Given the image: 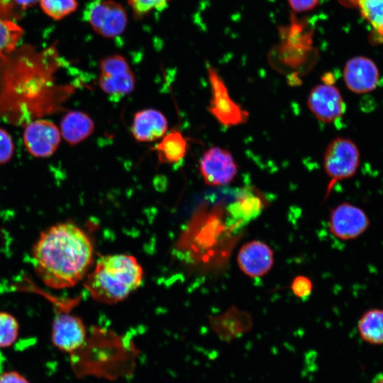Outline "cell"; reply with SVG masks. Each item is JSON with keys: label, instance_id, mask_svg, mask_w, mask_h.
<instances>
[{"label": "cell", "instance_id": "cell-1", "mask_svg": "<svg viewBox=\"0 0 383 383\" xmlns=\"http://www.w3.org/2000/svg\"><path fill=\"white\" fill-rule=\"evenodd\" d=\"M61 62L54 47L27 45L0 57V117L25 126L61 109L74 90L55 82Z\"/></svg>", "mask_w": 383, "mask_h": 383}, {"label": "cell", "instance_id": "cell-2", "mask_svg": "<svg viewBox=\"0 0 383 383\" xmlns=\"http://www.w3.org/2000/svg\"><path fill=\"white\" fill-rule=\"evenodd\" d=\"M36 274L48 287L61 289L77 284L93 257L87 234L71 222L56 223L43 231L32 250Z\"/></svg>", "mask_w": 383, "mask_h": 383}, {"label": "cell", "instance_id": "cell-3", "mask_svg": "<svg viewBox=\"0 0 383 383\" xmlns=\"http://www.w3.org/2000/svg\"><path fill=\"white\" fill-rule=\"evenodd\" d=\"M143 270L135 257L114 254L100 257L85 282L96 301L113 304L124 300L141 284Z\"/></svg>", "mask_w": 383, "mask_h": 383}, {"label": "cell", "instance_id": "cell-4", "mask_svg": "<svg viewBox=\"0 0 383 383\" xmlns=\"http://www.w3.org/2000/svg\"><path fill=\"white\" fill-rule=\"evenodd\" d=\"M360 160L359 149L352 140L338 137L331 141L323 155L324 170L330 178L327 195L337 182L355 175Z\"/></svg>", "mask_w": 383, "mask_h": 383}, {"label": "cell", "instance_id": "cell-5", "mask_svg": "<svg viewBox=\"0 0 383 383\" xmlns=\"http://www.w3.org/2000/svg\"><path fill=\"white\" fill-rule=\"evenodd\" d=\"M83 17L97 34L106 38L122 35L128 22L126 9L115 0H91Z\"/></svg>", "mask_w": 383, "mask_h": 383}, {"label": "cell", "instance_id": "cell-6", "mask_svg": "<svg viewBox=\"0 0 383 383\" xmlns=\"http://www.w3.org/2000/svg\"><path fill=\"white\" fill-rule=\"evenodd\" d=\"M99 85L107 95L123 97L135 87V77L123 55L116 54L103 58L99 63Z\"/></svg>", "mask_w": 383, "mask_h": 383}, {"label": "cell", "instance_id": "cell-7", "mask_svg": "<svg viewBox=\"0 0 383 383\" xmlns=\"http://www.w3.org/2000/svg\"><path fill=\"white\" fill-rule=\"evenodd\" d=\"M207 73L211 94L209 112L226 126L244 123L248 118V113L231 99L223 80L213 67L209 65Z\"/></svg>", "mask_w": 383, "mask_h": 383}, {"label": "cell", "instance_id": "cell-8", "mask_svg": "<svg viewBox=\"0 0 383 383\" xmlns=\"http://www.w3.org/2000/svg\"><path fill=\"white\" fill-rule=\"evenodd\" d=\"M199 171L207 185L223 186L231 183L236 177L238 166L228 150L213 146L202 155L199 161Z\"/></svg>", "mask_w": 383, "mask_h": 383}, {"label": "cell", "instance_id": "cell-9", "mask_svg": "<svg viewBox=\"0 0 383 383\" xmlns=\"http://www.w3.org/2000/svg\"><path fill=\"white\" fill-rule=\"evenodd\" d=\"M60 128L51 121L37 118L24 126L23 139L28 152L35 157H47L57 149Z\"/></svg>", "mask_w": 383, "mask_h": 383}, {"label": "cell", "instance_id": "cell-10", "mask_svg": "<svg viewBox=\"0 0 383 383\" xmlns=\"http://www.w3.org/2000/svg\"><path fill=\"white\" fill-rule=\"evenodd\" d=\"M369 226L370 220L365 212L350 203H341L331 211L329 231L341 240L359 237Z\"/></svg>", "mask_w": 383, "mask_h": 383}, {"label": "cell", "instance_id": "cell-11", "mask_svg": "<svg viewBox=\"0 0 383 383\" xmlns=\"http://www.w3.org/2000/svg\"><path fill=\"white\" fill-rule=\"evenodd\" d=\"M307 106L319 121L328 123L340 118L345 111V104L339 89L333 84L325 82L311 90Z\"/></svg>", "mask_w": 383, "mask_h": 383}, {"label": "cell", "instance_id": "cell-12", "mask_svg": "<svg viewBox=\"0 0 383 383\" xmlns=\"http://www.w3.org/2000/svg\"><path fill=\"white\" fill-rule=\"evenodd\" d=\"M87 330L80 318L68 313L57 315L52 326V342L65 353H74L84 344Z\"/></svg>", "mask_w": 383, "mask_h": 383}, {"label": "cell", "instance_id": "cell-13", "mask_svg": "<svg viewBox=\"0 0 383 383\" xmlns=\"http://www.w3.org/2000/svg\"><path fill=\"white\" fill-rule=\"evenodd\" d=\"M347 87L356 94H365L374 90L379 83V72L370 58L357 56L350 59L343 70Z\"/></svg>", "mask_w": 383, "mask_h": 383}, {"label": "cell", "instance_id": "cell-14", "mask_svg": "<svg viewBox=\"0 0 383 383\" xmlns=\"http://www.w3.org/2000/svg\"><path fill=\"white\" fill-rule=\"evenodd\" d=\"M237 261L245 274L252 278L260 277L272 269L274 254L272 248L264 242L251 240L241 246Z\"/></svg>", "mask_w": 383, "mask_h": 383}, {"label": "cell", "instance_id": "cell-15", "mask_svg": "<svg viewBox=\"0 0 383 383\" xmlns=\"http://www.w3.org/2000/svg\"><path fill=\"white\" fill-rule=\"evenodd\" d=\"M168 122L165 115L155 109H145L133 116L131 133L138 142L160 140L166 133Z\"/></svg>", "mask_w": 383, "mask_h": 383}, {"label": "cell", "instance_id": "cell-16", "mask_svg": "<svg viewBox=\"0 0 383 383\" xmlns=\"http://www.w3.org/2000/svg\"><path fill=\"white\" fill-rule=\"evenodd\" d=\"M59 128L63 139L74 145L92 134L94 123L87 113L80 111H70L63 116Z\"/></svg>", "mask_w": 383, "mask_h": 383}, {"label": "cell", "instance_id": "cell-17", "mask_svg": "<svg viewBox=\"0 0 383 383\" xmlns=\"http://www.w3.org/2000/svg\"><path fill=\"white\" fill-rule=\"evenodd\" d=\"M153 150L160 163H176L185 156L187 142L179 130L173 129L160 139Z\"/></svg>", "mask_w": 383, "mask_h": 383}, {"label": "cell", "instance_id": "cell-18", "mask_svg": "<svg viewBox=\"0 0 383 383\" xmlns=\"http://www.w3.org/2000/svg\"><path fill=\"white\" fill-rule=\"evenodd\" d=\"M358 332L362 339L372 345L383 344V310L366 311L358 321Z\"/></svg>", "mask_w": 383, "mask_h": 383}, {"label": "cell", "instance_id": "cell-19", "mask_svg": "<svg viewBox=\"0 0 383 383\" xmlns=\"http://www.w3.org/2000/svg\"><path fill=\"white\" fill-rule=\"evenodd\" d=\"M357 6L375 35L383 38V0H358Z\"/></svg>", "mask_w": 383, "mask_h": 383}, {"label": "cell", "instance_id": "cell-20", "mask_svg": "<svg viewBox=\"0 0 383 383\" xmlns=\"http://www.w3.org/2000/svg\"><path fill=\"white\" fill-rule=\"evenodd\" d=\"M22 33V29L17 24L0 16V57L16 48Z\"/></svg>", "mask_w": 383, "mask_h": 383}, {"label": "cell", "instance_id": "cell-21", "mask_svg": "<svg viewBox=\"0 0 383 383\" xmlns=\"http://www.w3.org/2000/svg\"><path fill=\"white\" fill-rule=\"evenodd\" d=\"M18 323L13 316L0 311V348L12 345L18 338Z\"/></svg>", "mask_w": 383, "mask_h": 383}, {"label": "cell", "instance_id": "cell-22", "mask_svg": "<svg viewBox=\"0 0 383 383\" xmlns=\"http://www.w3.org/2000/svg\"><path fill=\"white\" fill-rule=\"evenodd\" d=\"M43 11L50 17L59 20L72 12L77 6V0H39Z\"/></svg>", "mask_w": 383, "mask_h": 383}, {"label": "cell", "instance_id": "cell-23", "mask_svg": "<svg viewBox=\"0 0 383 383\" xmlns=\"http://www.w3.org/2000/svg\"><path fill=\"white\" fill-rule=\"evenodd\" d=\"M172 0H127L133 14L142 17L153 11H162Z\"/></svg>", "mask_w": 383, "mask_h": 383}, {"label": "cell", "instance_id": "cell-24", "mask_svg": "<svg viewBox=\"0 0 383 383\" xmlns=\"http://www.w3.org/2000/svg\"><path fill=\"white\" fill-rule=\"evenodd\" d=\"M39 0H0V16L6 19L17 16L18 12L25 11Z\"/></svg>", "mask_w": 383, "mask_h": 383}, {"label": "cell", "instance_id": "cell-25", "mask_svg": "<svg viewBox=\"0 0 383 383\" xmlns=\"http://www.w3.org/2000/svg\"><path fill=\"white\" fill-rule=\"evenodd\" d=\"M14 145L10 134L0 127V165L6 164L12 157Z\"/></svg>", "mask_w": 383, "mask_h": 383}, {"label": "cell", "instance_id": "cell-26", "mask_svg": "<svg viewBox=\"0 0 383 383\" xmlns=\"http://www.w3.org/2000/svg\"><path fill=\"white\" fill-rule=\"evenodd\" d=\"M293 293L298 297L303 298L309 296L312 291V282L305 276L296 277L291 286Z\"/></svg>", "mask_w": 383, "mask_h": 383}, {"label": "cell", "instance_id": "cell-27", "mask_svg": "<svg viewBox=\"0 0 383 383\" xmlns=\"http://www.w3.org/2000/svg\"><path fill=\"white\" fill-rule=\"evenodd\" d=\"M320 0H287L292 10L296 13L308 12L315 9Z\"/></svg>", "mask_w": 383, "mask_h": 383}, {"label": "cell", "instance_id": "cell-28", "mask_svg": "<svg viewBox=\"0 0 383 383\" xmlns=\"http://www.w3.org/2000/svg\"><path fill=\"white\" fill-rule=\"evenodd\" d=\"M0 383H29L17 372H6L0 375Z\"/></svg>", "mask_w": 383, "mask_h": 383}, {"label": "cell", "instance_id": "cell-29", "mask_svg": "<svg viewBox=\"0 0 383 383\" xmlns=\"http://www.w3.org/2000/svg\"><path fill=\"white\" fill-rule=\"evenodd\" d=\"M340 4L345 6H357L358 0H339Z\"/></svg>", "mask_w": 383, "mask_h": 383}, {"label": "cell", "instance_id": "cell-30", "mask_svg": "<svg viewBox=\"0 0 383 383\" xmlns=\"http://www.w3.org/2000/svg\"><path fill=\"white\" fill-rule=\"evenodd\" d=\"M371 383H383V372L377 374Z\"/></svg>", "mask_w": 383, "mask_h": 383}]
</instances>
